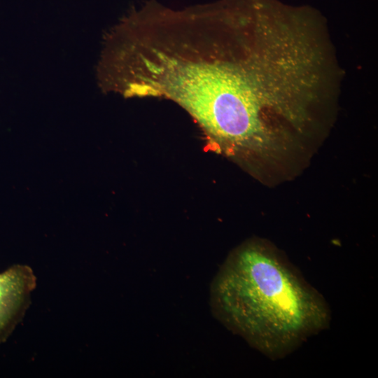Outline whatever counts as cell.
<instances>
[{"label": "cell", "instance_id": "obj_2", "mask_svg": "<svg viewBox=\"0 0 378 378\" xmlns=\"http://www.w3.org/2000/svg\"><path fill=\"white\" fill-rule=\"evenodd\" d=\"M211 307L226 328L272 358L286 356L330 323L323 297L271 248L247 244L211 285Z\"/></svg>", "mask_w": 378, "mask_h": 378}, {"label": "cell", "instance_id": "obj_3", "mask_svg": "<svg viewBox=\"0 0 378 378\" xmlns=\"http://www.w3.org/2000/svg\"><path fill=\"white\" fill-rule=\"evenodd\" d=\"M36 280L32 270L25 265H15L0 273V344L23 318Z\"/></svg>", "mask_w": 378, "mask_h": 378}, {"label": "cell", "instance_id": "obj_1", "mask_svg": "<svg viewBox=\"0 0 378 378\" xmlns=\"http://www.w3.org/2000/svg\"><path fill=\"white\" fill-rule=\"evenodd\" d=\"M104 66L110 91L171 99L214 145L248 134L270 97L257 22L217 4L147 3L110 31Z\"/></svg>", "mask_w": 378, "mask_h": 378}]
</instances>
